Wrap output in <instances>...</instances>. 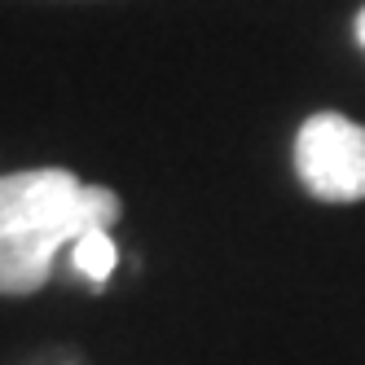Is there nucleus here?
<instances>
[{
  "instance_id": "obj_3",
  "label": "nucleus",
  "mask_w": 365,
  "mask_h": 365,
  "mask_svg": "<svg viewBox=\"0 0 365 365\" xmlns=\"http://www.w3.org/2000/svg\"><path fill=\"white\" fill-rule=\"evenodd\" d=\"M71 264H75V273H84L93 286H106L110 273H115V264H119V247L110 238V229L84 233V238L71 247Z\"/></svg>"
},
{
  "instance_id": "obj_1",
  "label": "nucleus",
  "mask_w": 365,
  "mask_h": 365,
  "mask_svg": "<svg viewBox=\"0 0 365 365\" xmlns=\"http://www.w3.org/2000/svg\"><path fill=\"white\" fill-rule=\"evenodd\" d=\"M123 202L110 185H84L66 168L0 176V295L27 299L53 277L62 247L93 229H115Z\"/></svg>"
},
{
  "instance_id": "obj_2",
  "label": "nucleus",
  "mask_w": 365,
  "mask_h": 365,
  "mask_svg": "<svg viewBox=\"0 0 365 365\" xmlns=\"http://www.w3.org/2000/svg\"><path fill=\"white\" fill-rule=\"evenodd\" d=\"M295 172L304 190L322 202H361L365 198V123L322 110L295 133Z\"/></svg>"
},
{
  "instance_id": "obj_4",
  "label": "nucleus",
  "mask_w": 365,
  "mask_h": 365,
  "mask_svg": "<svg viewBox=\"0 0 365 365\" xmlns=\"http://www.w3.org/2000/svg\"><path fill=\"white\" fill-rule=\"evenodd\" d=\"M356 40H361V44H365V9H361V14H356Z\"/></svg>"
}]
</instances>
